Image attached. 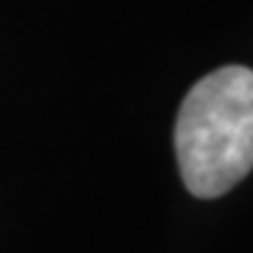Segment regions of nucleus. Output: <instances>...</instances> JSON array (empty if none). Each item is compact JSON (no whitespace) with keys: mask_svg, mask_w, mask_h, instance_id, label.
I'll return each instance as SVG.
<instances>
[{"mask_svg":"<svg viewBox=\"0 0 253 253\" xmlns=\"http://www.w3.org/2000/svg\"><path fill=\"white\" fill-rule=\"evenodd\" d=\"M174 152L186 189L194 197H222L253 169V71L228 65L186 93Z\"/></svg>","mask_w":253,"mask_h":253,"instance_id":"1","label":"nucleus"}]
</instances>
